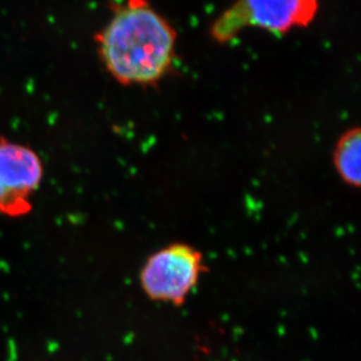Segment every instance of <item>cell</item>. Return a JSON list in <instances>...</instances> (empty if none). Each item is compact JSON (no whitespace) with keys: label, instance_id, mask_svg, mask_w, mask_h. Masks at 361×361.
<instances>
[{"label":"cell","instance_id":"cell-3","mask_svg":"<svg viewBox=\"0 0 361 361\" xmlns=\"http://www.w3.org/2000/svg\"><path fill=\"white\" fill-rule=\"evenodd\" d=\"M319 10V0H235L211 26V37L227 44L245 28L283 35L295 28L307 27Z\"/></svg>","mask_w":361,"mask_h":361},{"label":"cell","instance_id":"cell-1","mask_svg":"<svg viewBox=\"0 0 361 361\" xmlns=\"http://www.w3.org/2000/svg\"><path fill=\"white\" fill-rule=\"evenodd\" d=\"M177 32L149 0H126L96 35L106 72L123 85H157L169 74Z\"/></svg>","mask_w":361,"mask_h":361},{"label":"cell","instance_id":"cell-5","mask_svg":"<svg viewBox=\"0 0 361 361\" xmlns=\"http://www.w3.org/2000/svg\"><path fill=\"white\" fill-rule=\"evenodd\" d=\"M334 165L345 184L359 188L361 184V131L352 128L336 144Z\"/></svg>","mask_w":361,"mask_h":361},{"label":"cell","instance_id":"cell-4","mask_svg":"<svg viewBox=\"0 0 361 361\" xmlns=\"http://www.w3.org/2000/svg\"><path fill=\"white\" fill-rule=\"evenodd\" d=\"M44 173L37 151L25 144L0 140V214L13 219L27 215Z\"/></svg>","mask_w":361,"mask_h":361},{"label":"cell","instance_id":"cell-2","mask_svg":"<svg viewBox=\"0 0 361 361\" xmlns=\"http://www.w3.org/2000/svg\"><path fill=\"white\" fill-rule=\"evenodd\" d=\"M206 271L201 250L186 242H172L147 256L140 270V286L152 302L181 307Z\"/></svg>","mask_w":361,"mask_h":361}]
</instances>
